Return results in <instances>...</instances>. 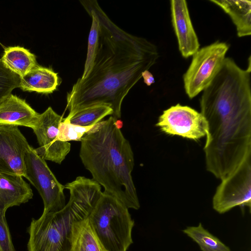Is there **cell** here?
Wrapping results in <instances>:
<instances>
[{"instance_id": "1", "label": "cell", "mask_w": 251, "mask_h": 251, "mask_svg": "<svg viewBox=\"0 0 251 251\" xmlns=\"http://www.w3.org/2000/svg\"><path fill=\"white\" fill-rule=\"evenodd\" d=\"M98 16L100 29L95 58L90 73L78 79L67 96L68 115L94 105L105 104L121 117L123 101L154 65L158 57L157 47L145 38L124 31L108 17L97 1L91 0Z\"/></svg>"}, {"instance_id": "2", "label": "cell", "mask_w": 251, "mask_h": 251, "mask_svg": "<svg viewBox=\"0 0 251 251\" xmlns=\"http://www.w3.org/2000/svg\"><path fill=\"white\" fill-rule=\"evenodd\" d=\"M79 156L93 179L128 209L140 205L131 172L134 154L112 116L95 124L80 141Z\"/></svg>"}, {"instance_id": "3", "label": "cell", "mask_w": 251, "mask_h": 251, "mask_svg": "<svg viewBox=\"0 0 251 251\" xmlns=\"http://www.w3.org/2000/svg\"><path fill=\"white\" fill-rule=\"evenodd\" d=\"M65 188L70 197L65 206L56 212H43L32 219L28 229V251H72L76 224L88 218L102 192L93 179L77 177Z\"/></svg>"}, {"instance_id": "4", "label": "cell", "mask_w": 251, "mask_h": 251, "mask_svg": "<svg viewBox=\"0 0 251 251\" xmlns=\"http://www.w3.org/2000/svg\"><path fill=\"white\" fill-rule=\"evenodd\" d=\"M87 219L106 251H126L133 243L134 221L128 208L115 197L102 192Z\"/></svg>"}, {"instance_id": "5", "label": "cell", "mask_w": 251, "mask_h": 251, "mask_svg": "<svg viewBox=\"0 0 251 251\" xmlns=\"http://www.w3.org/2000/svg\"><path fill=\"white\" fill-rule=\"evenodd\" d=\"M225 42L216 41L199 49L183 75L185 92L193 99L202 91L220 71L228 50Z\"/></svg>"}, {"instance_id": "6", "label": "cell", "mask_w": 251, "mask_h": 251, "mask_svg": "<svg viewBox=\"0 0 251 251\" xmlns=\"http://www.w3.org/2000/svg\"><path fill=\"white\" fill-rule=\"evenodd\" d=\"M25 170L24 177L37 190L44 203V212H56L65 204L63 190L65 186L56 179L45 160L32 147L25 158Z\"/></svg>"}, {"instance_id": "7", "label": "cell", "mask_w": 251, "mask_h": 251, "mask_svg": "<svg viewBox=\"0 0 251 251\" xmlns=\"http://www.w3.org/2000/svg\"><path fill=\"white\" fill-rule=\"evenodd\" d=\"M251 158L245 159L230 175L221 180L212 199L213 208L225 213L236 206L251 207Z\"/></svg>"}, {"instance_id": "8", "label": "cell", "mask_w": 251, "mask_h": 251, "mask_svg": "<svg viewBox=\"0 0 251 251\" xmlns=\"http://www.w3.org/2000/svg\"><path fill=\"white\" fill-rule=\"evenodd\" d=\"M156 126L168 135L195 141L206 136L207 131L206 122L201 113L180 104L163 111Z\"/></svg>"}, {"instance_id": "9", "label": "cell", "mask_w": 251, "mask_h": 251, "mask_svg": "<svg viewBox=\"0 0 251 251\" xmlns=\"http://www.w3.org/2000/svg\"><path fill=\"white\" fill-rule=\"evenodd\" d=\"M63 120L51 107L40 114L35 127L33 129L39 147L37 153L45 160L60 164L71 150L69 142L58 139L59 125Z\"/></svg>"}, {"instance_id": "10", "label": "cell", "mask_w": 251, "mask_h": 251, "mask_svg": "<svg viewBox=\"0 0 251 251\" xmlns=\"http://www.w3.org/2000/svg\"><path fill=\"white\" fill-rule=\"evenodd\" d=\"M31 146L18 126L0 125V174L25 176V158Z\"/></svg>"}, {"instance_id": "11", "label": "cell", "mask_w": 251, "mask_h": 251, "mask_svg": "<svg viewBox=\"0 0 251 251\" xmlns=\"http://www.w3.org/2000/svg\"><path fill=\"white\" fill-rule=\"evenodd\" d=\"M170 2L172 23L178 49L181 55L188 58L200 49V43L191 20L187 3L184 0H172Z\"/></svg>"}, {"instance_id": "12", "label": "cell", "mask_w": 251, "mask_h": 251, "mask_svg": "<svg viewBox=\"0 0 251 251\" xmlns=\"http://www.w3.org/2000/svg\"><path fill=\"white\" fill-rule=\"evenodd\" d=\"M40 114L25 100L12 94L0 102V125L35 127Z\"/></svg>"}, {"instance_id": "13", "label": "cell", "mask_w": 251, "mask_h": 251, "mask_svg": "<svg viewBox=\"0 0 251 251\" xmlns=\"http://www.w3.org/2000/svg\"><path fill=\"white\" fill-rule=\"evenodd\" d=\"M33 194L23 176L0 174V210L5 216L7 210L28 202Z\"/></svg>"}, {"instance_id": "14", "label": "cell", "mask_w": 251, "mask_h": 251, "mask_svg": "<svg viewBox=\"0 0 251 251\" xmlns=\"http://www.w3.org/2000/svg\"><path fill=\"white\" fill-rule=\"evenodd\" d=\"M58 80L57 74L37 64L20 78L19 87L24 91L50 94L56 89Z\"/></svg>"}, {"instance_id": "15", "label": "cell", "mask_w": 251, "mask_h": 251, "mask_svg": "<svg viewBox=\"0 0 251 251\" xmlns=\"http://www.w3.org/2000/svg\"><path fill=\"white\" fill-rule=\"evenodd\" d=\"M230 17L238 37L251 34V1L243 0H210Z\"/></svg>"}, {"instance_id": "16", "label": "cell", "mask_w": 251, "mask_h": 251, "mask_svg": "<svg viewBox=\"0 0 251 251\" xmlns=\"http://www.w3.org/2000/svg\"><path fill=\"white\" fill-rule=\"evenodd\" d=\"M0 60L8 70L20 78L37 65L36 56L28 50L20 46L5 48Z\"/></svg>"}, {"instance_id": "17", "label": "cell", "mask_w": 251, "mask_h": 251, "mask_svg": "<svg viewBox=\"0 0 251 251\" xmlns=\"http://www.w3.org/2000/svg\"><path fill=\"white\" fill-rule=\"evenodd\" d=\"M112 109L105 104H97L80 109L68 115L63 122L81 126H90L101 121L105 117L112 115Z\"/></svg>"}, {"instance_id": "18", "label": "cell", "mask_w": 251, "mask_h": 251, "mask_svg": "<svg viewBox=\"0 0 251 251\" xmlns=\"http://www.w3.org/2000/svg\"><path fill=\"white\" fill-rule=\"evenodd\" d=\"M80 2L92 18V24L88 37L87 56L83 73L80 77L81 79H84L90 73L95 58L98 44L100 22L91 1L81 0Z\"/></svg>"}, {"instance_id": "19", "label": "cell", "mask_w": 251, "mask_h": 251, "mask_svg": "<svg viewBox=\"0 0 251 251\" xmlns=\"http://www.w3.org/2000/svg\"><path fill=\"white\" fill-rule=\"evenodd\" d=\"M182 231L199 245L201 251H231L219 238L205 229L201 223L197 226H187Z\"/></svg>"}, {"instance_id": "20", "label": "cell", "mask_w": 251, "mask_h": 251, "mask_svg": "<svg viewBox=\"0 0 251 251\" xmlns=\"http://www.w3.org/2000/svg\"><path fill=\"white\" fill-rule=\"evenodd\" d=\"M75 239L84 251H106L93 233L87 218L76 223Z\"/></svg>"}, {"instance_id": "21", "label": "cell", "mask_w": 251, "mask_h": 251, "mask_svg": "<svg viewBox=\"0 0 251 251\" xmlns=\"http://www.w3.org/2000/svg\"><path fill=\"white\" fill-rule=\"evenodd\" d=\"M20 81V76L8 70L0 59V102L19 87Z\"/></svg>"}, {"instance_id": "22", "label": "cell", "mask_w": 251, "mask_h": 251, "mask_svg": "<svg viewBox=\"0 0 251 251\" xmlns=\"http://www.w3.org/2000/svg\"><path fill=\"white\" fill-rule=\"evenodd\" d=\"M90 126H81L65 123L63 121L59 125L58 139L63 142L70 141H80L81 138L93 128Z\"/></svg>"}, {"instance_id": "23", "label": "cell", "mask_w": 251, "mask_h": 251, "mask_svg": "<svg viewBox=\"0 0 251 251\" xmlns=\"http://www.w3.org/2000/svg\"><path fill=\"white\" fill-rule=\"evenodd\" d=\"M0 251H16L5 216L0 210Z\"/></svg>"}, {"instance_id": "24", "label": "cell", "mask_w": 251, "mask_h": 251, "mask_svg": "<svg viewBox=\"0 0 251 251\" xmlns=\"http://www.w3.org/2000/svg\"><path fill=\"white\" fill-rule=\"evenodd\" d=\"M142 77L143 78L144 83L149 86L155 82L153 75L149 70L145 71L142 73Z\"/></svg>"}, {"instance_id": "25", "label": "cell", "mask_w": 251, "mask_h": 251, "mask_svg": "<svg viewBox=\"0 0 251 251\" xmlns=\"http://www.w3.org/2000/svg\"><path fill=\"white\" fill-rule=\"evenodd\" d=\"M72 251H84L79 244L75 240V243Z\"/></svg>"}]
</instances>
